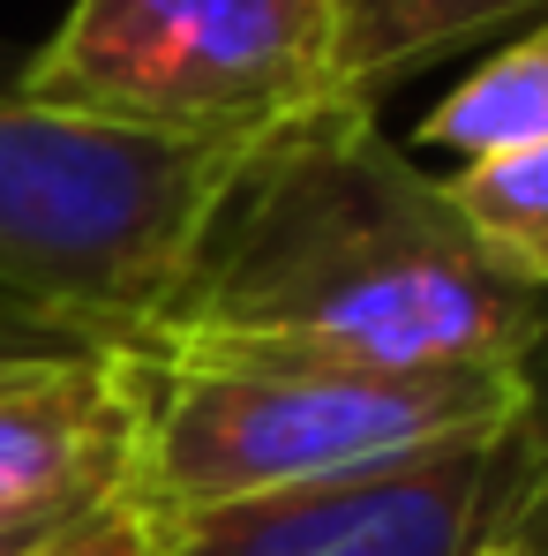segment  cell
Returning <instances> with one entry per match:
<instances>
[{"label": "cell", "instance_id": "ba28073f", "mask_svg": "<svg viewBox=\"0 0 548 556\" xmlns=\"http://www.w3.org/2000/svg\"><path fill=\"white\" fill-rule=\"evenodd\" d=\"M421 143L451 159H504L548 143V15H534L519 38H504L481 68H466L451 91L421 113Z\"/></svg>", "mask_w": 548, "mask_h": 556}, {"label": "cell", "instance_id": "4fadbf2b", "mask_svg": "<svg viewBox=\"0 0 548 556\" xmlns=\"http://www.w3.org/2000/svg\"><path fill=\"white\" fill-rule=\"evenodd\" d=\"M46 346H84V339H53V331H23V324H0V362H15V354H46Z\"/></svg>", "mask_w": 548, "mask_h": 556}, {"label": "cell", "instance_id": "8992f818", "mask_svg": "<svg viewBox=\"0 0 548 556\" xmlns=\"http://www.w3.org/2000/svg\"><path fill=\"white\" fill-rule=\"evenodd\" d=\"M143 362L128 346H46L0 362V511L84 519L136 496Z\"/></svg>", "mask_w": 548, "mask_h": 556}, {"label": "cell", "instance_id": "52a82bcc", "mask_svg": "<svg viewBox=\"0 0 548 556\" xmlns=\"http://www.w3.org/2000/svg\"><path fill=\"white\" fill-rule=\"evenodd\" d=\"M534 15H548V0H354L346 84L361 105H375L406 76L444 68L458 53H473L481 38H504Z\"/></svg>", "mask_w": 548, "mask_h": 556}, {"label": "cell", "instance_id": "277c9868", "mask_svg": "<svg viewBox=\"0 0 548 556\" xmlns=\"http://www.w3.org/2000/svg\"><path fill=\"white\" fill-rule=\"evenodd\" d=\"M143 362V354H136ZM519 406L504 369H316V362H143V511L398 459Z\"/></svg>", "mask_w": 548, "mask_h": 556}, {"label": "cell", "instance_id": "30bf717a", "mask_svg": "<svg viewBox=\"0 0 548 556\" xmlns=\"http://www.w3.org/2000/svg\"><path fill=\"white\" fill-rule=\"evenodd\" d=\"M519 414L534 429V496H526V519H519L504 556H548V324L534 339V354L519 362Z\"/></svg>", "mask_w": 548, "mask_h": 556}, {"label": "cell", "instance_id": "7c38bea8", "mask_svg": "<svg viewBox=\"0 0 548 556\" xmlns=\"http://www.w3.org/2000/svg\"><path fill=\"white\" fill-rule=\"evenodd\" d=\"M68 519H38V511H0V556H23L38 549L46 534H61Z\"/></svg>", "mask_w": 548, "mask_h": 556}, {"label": "cell", "instance_id": "6da1fadb", "mask_svg": "<svg viewBox=\"0 0 548 556\" xmlns=\"http://www.w3.org/2000/svg\"><path fill=\"white\" fill-rule=\"evenodd\" d=\"M541 324L548 301L473 241L375 105H331L233 166L143 362L519 376Z\"/></svg>", "mask_w": 548, "mask_h": 556}, {"label": "cell", "instance_id": "7a4b0ae2", "mask_svg": "<svg viewBox=\"0 0 548 556\" xmlns=\"http://www.w3.org/2000/svg\"><path fill=\"white\" fill-rule=\"evenodd\" d=\"M241 159L0 91V324L143 354Z\"/></svg>", "mask_w": 548, "mask_h": 556}, {"label": "cell", "instance_id": "8fae6325", "mask_svg": "<svg viewBox=\"0 0 548 556\" xmlns=\"http://www.w3.org/2000/svg\"><path fill=\"white\" fill-rule=\"evenodd\" d=\"M23 556H158V534H151L143 496H120V504H98L84 519H68L61 534H46Z\"/></svg>", "mask_w": 548, "mask_h": 556}, {"label": "cell", "instance_id": "3957f363", "mask_svg": "<svg viewBox=\"0 0 548 556\" xmlns=\"http://www.w3.org/2000/svg\"><path fill=\"white\" fill-rule=\"evenodd\" d=\"M346 38L354 0H76L15 91L158 143L256 151L361 105Z\"/></svg>", "mask_w": 548, "mask_h": 556}, {"label": "cell", "instance_id": "5b68a950", "mask_svg": "<svg viewBox=\"0 0 548 556\" xmlns=\"http://www.w3.org/2000/svg\"><path fill=\"white\" fill-rule=\"evenodd\" d=\"M534 496V429L496 414L398 459L151 511L158 556H504Z\"/></svg>", "mask_w": 548, "mask_h": 556}, {"label": "cell", "instance_id": "9c48e42d", "mask_svg": "<svg viewBox=\"0 0 548 556\" xmlns=\"http://www.w3.org/2000/svg\"><path fill=\"white\" fill-rule=\"evenodd\" d=\"M444 188H451L458 218L473 226V241L526 293L548 301V143L504 151V159H473Z\"/></svg>", "mask_w": 548, "mask_h": 556}]
</instances>
